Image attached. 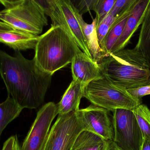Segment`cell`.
Returning <instances> with one entry per match:
<instances>
[{
    "label": "cell",
    "mask_w": 150,
    "mask_h": 150,
    "mask_svg": "<svg viewBox=\"0 0 150 150\" xmlns=\"http://www.w3.org/2000/svg\"><path fill=\"white\" fill-rule=\"evenodd\" d=\"M0 74L8 92L21 108L36 109L45 100L53 75L42 71L34 60L19 51L13 56L0 50Z\"/></svg>",
    "instance_id": "obj_1"
},
{
    "label": "cell",
    "mask_w": 150,
    "mask_h": 150,
    "mask_svg": "<svg viewBox=\"0 0 150 150\" xmlns=\"http://www.w3.org/2000/svg\"><path fill=\"white\" fill-rule=\"evenodd\" d=\"M103 76L127 90L150 84V68L135 48L112 52L98 63Z\"/></svg>",
    "instance_id": "obj_2"
},
{
    "label": "cell",
    "mask_w": 150,
    "mask_h": 150,
    "mask_svg": "<svg viewBox=\"0 0 150 150\" xmlns=\"http://www.w3.org/2000/svg\"><path fill=\"white\" fill-rule=\"evenodd\" d=\"M34 50L33 59L37 66L44 72L53 75L71 63L80 49L62 27L52 25L39 36Z\"/></svg>",
    "instance_id": "obj_3"
},
{
    "label": "cell",
    "mask_w": 150,
    "mask_h": 150,
    "mask_svg": "<svg viewBox=\"0 0 150 150\" xmlns=\"http://www.w3.org/2000/svg\"><path fill=\"white\" fill-rule=\"evenodd\" d=\"M83 97L92 104L112 112L118 108L134 111L142 100L133 97L127 90L103 76L93 80L85 87Z\"/></svg>",
    "instance_id": "obj_4"
},
{
    "label": "cell",
    "mask_w": 150,
    "mask_h": 150,
    "mask_svg": "<svg viewBox=\"0 0 150 150\" xmlns=\"http://www.w3.org/2000/svg\"><path fill=\"white\" fill-rule=\"evenodd\" d=\"M0 20L16 30L39 36L48 25L45 10L34 0H23L0 11Z\"/></svg>",
    "instance_id": "obj_5"
},
{
    "label": "cell",
    "mask_w": 150,
    "mask_h": 150,
    "mask_svg": "<svg viewBox=\"0 0 150 150\" xmlns=\"http://www.w3.org/2000/svg\"><path fill=\"white\" fill-rule=\"evenodd\" d=\"M45 11L52 25L61 26L68 33L80 50L92 59L78 19V10L71 0H48Z\"/></svg>",
    "instance_id": "obj_6"
},
{
    "label": "cell",
    "mask_w": 150,
    "mask_h": 150,
    "mask_svg": "<svg viewBox=\"0 0 150 150\" xmlns=\"http://www.w3.org/2000/svg\"><path fill=\"white\" fill-rule=\"evenodd\" d=\"M113 142L121 150H140L144 137L134 111L118 108L112 111Z\"/></svg>",
    "instance_id": "obj_7"
},
{
    "label": "cell",
    "mask_w": 150,
    "mask_h": 150,
    "mask_svg": "<svg viewBox=\"0 0 150 150\" xmlns=\"http://www.w3.org/2000/svg\"><path fill=\"white\" fill-rule=\"evenodd\" d=\"M83 130L76 111L59 115L43 150H72L77 137Z\"/></svg>",
    "instance_id": "obj_8"
},
{
    "label": "cell",
    "mask_w": 150,
    "mask_h": 150,
    "mask_svg": "<svg viewBox=\"0 0 150 150\" xmlns=\"http://www.w3.org/2000/svg\"><path fill=\"white\" fill-rule=\"evenodd\" d=\"M58 115L57 105L48 102L40 108L20 150H43L51 124Z\"/></svg>",
    "instance_id": "obj_9"
},
{
    "label": "cell",
    "mask_w": 150,
    "mask_h": 150,
    "mask_svg": "<svg viewBox=\"0 0 150 150\" xmlns=\"http://www.w3.org/2000/svg\"><path fill=\"white\" fill-rule=\"evenodd\" d=\"M76 113L84 130L97 134L107 141H113V126L108 110L91 104L78 110Z\"/></svg>",
    "instance_id": "obj_10"
},
{
    "label": "cell",
    "mask_w": 150,
    "mask_h": 150,
    "mask_svg": "<svg viewBox=\"0 0 150 150\" xmlns=\"http://www.w3.org/2000/svg\"><path fill=\"white\" fill-rule=\"evenodd\" d=\"M73 79L85 86L93 80L103 77L98 62L87 56L81 50L77 52L71 62Z\"/></svg>",
    "instance_id": "obj_11"
},
{
    "label": "cell",
    "mask_w": 150,
    "mask_h": 150,
    "mask_svg": "<svg viewBox=\"0 0 150 150\" xmlns=\"http://www.w3.org/2000/svg\"><path fill=\"white\" fill-rule=\"evenodd\" d=\"M149 0H141L131 12L121 36L112 48L111 53L124 49L135 32L142 24L144 12Z\"/></svg>",
    "instance_id": "obj_12"
},
{
    "label": "cell",
    "mask_w": 150,
    "mask_h": 150,
    "mask_svg": "<svg viewBox=\"0 0 150 150\" xmlns=\"http://www.w3.org/2000/svg\"><path fill=\"white\" fill-rule=\"evenodd\" d=\"M39 36L19 30L0 31V43L15 51L35 49Z\"/></svg>",
    "instance_id": "obj_13"
},
{
    "label": "cell",
    "mask_w": 150,
    "mask_h": 150,
    "mask_svg": "<svg viewBox=\"0 0 150 150\" xmlns=\"http://www.w3.org/2000/svg\"><path fill=\"white\" fill-rule=\"evenodd\" d=\"M85 86L79 81L73 79L62 98L57 104L58 115H63L79 110L81 98L83 97Z\"/></svg>",
    "instance_id": "obj_14"
},
{
    "label": "cell",
    "mask_w": 150,
    "mask_h": 150,
    "mask_svg": "<svg viewBox=\"0 0 150 150\" xmlns=\"http://www.w3.org/2000/svg\"><path fill=\"white\" fill-rule=\"evenodd\" d=\"M77 16L92 59L99 63L104 58V56L97 35L98 18L95 17V18L93 19L91 23L88 24L85 22L82 15L79 11Z\"/></svg>",
    "instance_id": "obj_15"
},
{
    "label": "cell",
    "mask_w": 150,
    "mask_h": 150,
    "mask_svg": "<svg viewBox=\"0 0 150 150\" xmlns=\"http://www.w3.org/2000/svg\"><path fill=\"white\" fill-rule=\"evenodd\" d=\"M109 141L95 133L83 130L77 137L72 150H106Z\"/></svg>",
    "instance_id": "obj_16"
},
{
    "label": "cell",
    "mask_w": 150,
    "mask_h": 150,
    "mask_svg": "<svg viewBox=\"0 0 150 150\" xmlns=\"http://www.w3.org/2000/svg\"><path fill=\"white\" fill-rule=\"evenodd\" d=\"M142 25L138 42L135 48L144 57L150 68V0Z\"/></svg>",
    "instance_id": "obj_17"
},
{
    "label": "cell",
    "mask_w": 150,
    "mask_h": 150,
    "mask_svg": "<svg viewBox=\"0 0 150 150\" xmlns=\"http://www.w3.org/2000/svg\"><path fill=\"white\" fill-rule=\"evenodd\" d=\"M10 96L0 104V140L2 133L7 126L18 117L23 110Z\"/></svg>",
    "instance_id": "obj_18"
},
{
    "label": "cell",
    "mask_w": 150,
    "mask_h": 150,
    "mask_svg": "<svg viewBox=\"0 0 150 150\" xmlns=\"http://www.w3.org/2000/svg\"><path fill=\"white\" fill-rule=\"evenodd\" d=\"M129 16L115 22L104 38L100 45L104 58L111 53L113 47L122 33Z\"/></svg>",
    "instance_id": "obj_19"
},
{
    "label": "cell",
    "mask_w": 150,
    "mask_h": 150,
    "mask_svg": "<svg viewBox=\"0 0 150 150\" xmlns=\"http://www.w3.org/2000/svg\"><path fill=\"white\" fill-rule=\"evenodd\" d=\"M143 137L150 138V110L144 104H141L134 110Z\"/></svg>",
    "instance_id": "obj_20"
},
{
    "label": "cell",
    "mask_w": 150,
    "mask_h": 150,
    "mask_svg": "<svg viewBox=\"0 0 150 150\" xmlns=\"http://www.w3.org/2000/svg\"><path fill=\"white\" fill-rule=\"evenodd\" d=\"M140 1L141 0H116L109 13L115 18V22L129 16Z\"/></svg>",
    "instance_id": "obj_21"
},
{
    "label": "cell",
    "mask_w": 150,
    "mask_h": 150,
    "mask_svg": "<svg viewBox=\"0 0 150 150\" xmlns=\"http://www.w3.org/2000/svg\"><path fill=\"white\" fill-rule=\"evenodd\" d=\"M115 20V18L109 13L97 25V35L100 47L104 38Z\"/></svg>",
    "instance_id": "obj_22"
},
{
    "label": "cell",
    "mask_w": 150,
    "mask_h": 150,
    "mask_svg": "<svg viewBox=\"0 0 150 150\" xmlns=\"http://www.w3.org/2000/svg\"><path fill=\"white\" fill-rule=\"evenodd\" d=\"M103 0H75L73 4L81 15L92 11L96 12Z\"/></svg>",
    "instance_id": "obj_23"
},
{
    "label": "cell",
    "mask_w": 150,
    "mask_h": 150,
    "mask_svg": "<svg viewBox=\"0 0 150 150\" xmlns=\"http://www.w3.org/2000/svg\"><path fill=\"white\" fill-rule=\"evenodd\" d=\"M116 0H103L95 12L98 18V25L110 12Z\"/></svg>",
    "instance_id": "obj_24"
},
{
    "label": "cell",
    "mask_w": 150,
    "mask_h": 150,
    "mask_svg": "<svg viewBox=\"0 0 150 150\" xmlns=\"http://www.w3.org/2000/svg\"><path fill=\"white\" fill-rule=\"evenodd\" d=\"M127 90L134 98L137 99L142 100L143 97L150 95V84Z\"/></svg>",
    "instance_id": "obj_25"
},
{
    "label": "cell",
    "mask_w": 150,
    "mask_h": 150,
    "mask_svg": "<svg viewBox=\"0 0 150 150\" xmlns=\"http://www.w3.org/2000/svg\"><path fill=\"white\" fill-rule=\"evenodd\" d=\"M16 136H12L8 138L4 144L2 150H14Z\"/></svg>",
    "instance_id": "obj_26"
},
{
    "label": "cell",
    "mask_w": 150,
    "mask_h": 150,
    "mask_svg": "<svg viewBox=\"0 0 150 150\" xmlns=\"http://www.w3.org/2000/svg\"><path fill=\"white\" fill-rule=\"evenodd\" d=\"M23 0H0V3L5 8H8L17 4Z\"/></svg>",
    "instance_id": "obj_27"
},
{
    "label": "cell",
    "mask_w": 150,
    "mask_h": 150,
    "mask_svg": "<svg viewBox=\"0 0 150 150\" xmlns=\"http://www.w3.org/2000/svg\"><path fill=\"white\" fill-rule=\"evenodd\" d=\"M140 150H150V138L144 137L143 142Z\"/></svg>",
    "instance_id": "obj_28"
},
{
    "label": "cell",
    "mask_w": 150,
    "mask_h": 150,
    "mask_svg": "<svg viewBox=\"0 0 150 150\" xmlns=\"http://www.w3.org/2000/svg\"><path fill=\"white\" fill-rule=\"evenodd\" d=\"M34 1L37 2V3L42 7V8L45 10V12L48 7V4H47L48 0H34Z\"/></svg>",
    "instance_id": "obj_29"
},
{
    "label": "cell",
    "mask_w": 150,
    "mask_h": 150,
    "mask_svg": "<svg viewBox=\"0 0 150 150\" xmlns=\"http://www.w3.org/2000/svg\"><path fill=\"white\" fill-rule=\"evenodd\" d=\"M11 26L8 25L7 24L5 23L4 22L0 21V31H7L10 30H13Z\"/></svg>",
    "instance_id": "obj_30"
},
{
    "label": "cell",
    "mask_w": 150,
    "mask_h": 150,
    "mask_svg": "<svg viewBox=\"0 0 150 150\" xmlns=\"http://www.w3.org/2000/svg\"><path fill=\"white\" fill-rule=\"evenodd\" d=\"M106 150H121L118 148L112 141H109L108 146Z\"/></svg>",
    "instance_id": "obj_31"
},
{
    "label": "cell",
    "mask_w": 150,
    "mask_h": 150,
    "mask_svg": "<svg viewBox=\"0 0 150 150\" xmlns=\"http://www.w3.org/2000/svg\"><path fill=\"white\" fill-rule=\"evenodd\" d=\"M20 147L18 139L16 136V141H15V145H14V150H20Z\"/></svg>",
    "instance_id": "obj_32"
},
{
    "label": "cell",
    "mask_w": 150,
    "mask_h": 150,
    "mask_svg": "<svg viewBox=\"0 0 150 150\" xmlns=\"http://www.w3.org/2000/svg\"><path fill=\"white\" fill-rule=\"evenodd\" d=\"M71 1H72V3H73V2H74V1H75V0H71Z\"/></svg>",
    "instance_id": "obj_33"
}]
</instances>
